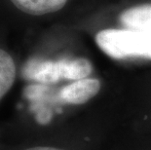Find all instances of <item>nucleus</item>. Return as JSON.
Here are the masks:
<instances>
[{"label":"nucleus","instance_id":"f257e3e1","mask_svg":"<svg viewBox=\"0 0 151 150\" xmlns=\"http://www.w3.org/2000/svg\"><path fill=\"white\" fill-rule=\"evenodd\" d=\"M99 47L113 59H151V32L139 29H104L96 36Z\"/></svg>","mask_w":151,"mask_h":150},{"label":"nucleus","instance_id":"f03ea898","mask_svg":"<svg viewBox=\"0 0 151 150\" xmlns=\"http://www.w3.org/2000/svg\"><path fill=\"white\" fill-rule=\"evenodd\" d=\"M92 72V65L87 59H65L60 60H31L24 68L27 79L41 83H55L62 79L80 80Z\"/></svg>","mask_w":151,"mask_h":150},{"label":"nucleus","instance_id":"7ed1b4c3","mask_svg":"<svg viewBox=\"0 0 151 150\" xmlns=\"http://www.w3.org/2000/svg\"><path fill=\"white\" fill-rule=\"evenodd\" d=\"M101 90V82L95 78H84L76 80L72 84L63 88L60 98L69 104H83L93 98Z\"/></svg>","mask_w":151,"mask_h":150},{"label":"nucleus","instance_id":"20e7f679","mask_svg":"<svg viewBox=\"0 0 151 150\" xmlns=\"http://www.w3.org/2000/svg\"><path fill=\"white\" fill-rule=\"evenodd\" d=\"M125 27L151 32V4L140 5L127 9L120 16Z\"/></svg>","mask_w":151,"mask_h":150},{"label":"nucleus","instance_id":"39448f33","mask_svg":"<svg viewBox=\"0 0 151 150\" xmlns=\"http://www.w3.org/2000/svg\"><path fill=\"white\" fill-rule=\"evenodd\" d=\"M19 10L28 15L41 16L60 10L67 0H10Z\"/></svg>","mask_w":151,"mask_h":150},{"label":"nucleus","instance_id":"423d86ee","mask_svg":"<svg viewBox=\"0 0 151 150\" xmlns=\"http://www.w3.org/2000/svg\"><path fill=\"white\" fill-rule=\"evenodd\" d=\"M16 79V65L10 54L0 48V100L12 88Z\"/></svg>","mask_w":151,"mask_h":150},{"label":"nucleus","instance_id":"0eeeda50","mask_svg":"<svg viewBox=\"0 0 151 150\" xmlns=\"http://www.w3.org/2000/svg\"><path fill=\"white\" fill-rule=\"evenodd\" d=\"M24 150H65V149H60V148H55V147H45V146H38V147H32V148H27Z\"/></svg>","mask_w":151,"mask_h":150}]
</instances>
